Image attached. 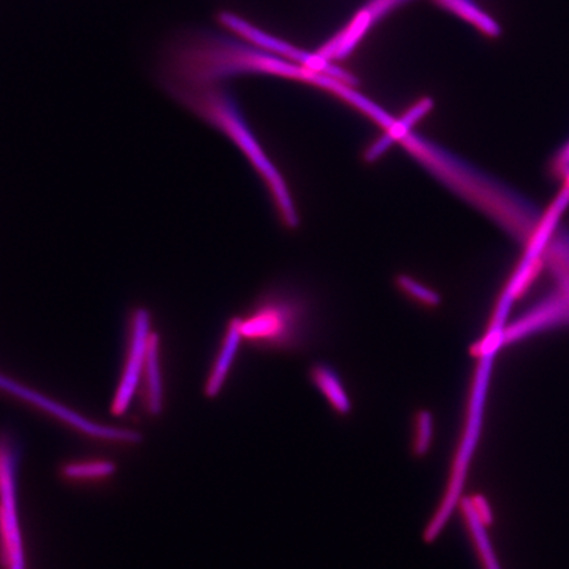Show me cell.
I'll list each match as a JSON object with an SVG mask.
<instances>
[{
	"label": "cell",
	"mask_w": 569,
	"mask_h": 569,
	"mask_svg": "<svg viewBox=\"0 0 569 569\" xmlns=\"http://www.w3.org/2000/svg\"><path fill=\"white\" fill-rule=\"evenodd\" d=\"M241 74L276 76L309 83L358 110L367 102L365 96L336 77L298 66L251 42L209 31L189 32L173 41L163 60L162 83L166 88L196 87Z\"/></svg>",
	"instance_id": "obj_1"
},
{
	"label": "cell",
	"mask_w": 569,
	"mask_h": 569,
	"mask_svg": "<svg viewBox=\"0 0 569 569\" xmlns=\"http://www.w3.org/2000/svg\"><path fill=\"white\" fill-rule=\"evenodd\" d=\"M167 90L178 99V102L189 107L197 116L208 120L210 124L229 134L243 149L248 159L254 163L256 169L266 178L284 223L289 227H296L298 224L297 212L287 187H284L282 178L277 173L276 168L272 167V163L262 153L251 131L248 130V126L244 119L241 118L238 106L229 92L217 87V83L196 84V87H173Z\"/></svg>",
	"instance_id": "obj_2"
},
{
	"label": "cell",
	"mask_w": 569,
	"mask_h": 569,
	"mask_svg": "<svg viewBox=\"0 0 569 569\" xmlns=\"http://www.w3.org/2000/svg\"><path fill=\"white\" fill-rule=\"evenodd\" d=\"M305 310L282 295H269L243 318H234L241 339L261 350L291 351L302 345Z\"/></svg>",
	"instance_id": "obj_3"
},
{
	"label": "cell",
	"mask_w": 569,
	"mask_h": 569,
	"mask_svg": "<svg viewBox=\"0 0 569 569\" xmlns=\"http://www.w3.org/2000/svg\"><path fill=\"white\" fill-rule=\"evenodd\" d=\"M19 446L0 430V568L27 569L18 497Z\"/></svg>",
	"instance_id": "obj_4"
},
{
	"label": "cell",
	"mask_w": 569,
	"mask_h": 569,
	"mask_svg": "<svg viewBox=\"0 0 569 569\" xmlns=\"http://www.w3.org/2000/svg\"><path fill=\"white\" fill-rule=\"evenodd\" d=\"M219 21L227 30H230L240 36L241 39L251 42V44L264 49L269 53H273L287 59L291 62L298 63L310 70L318 71V73L329 74L338 78V80L356 87L360 83L359 78L350 73L343 68L336 66L330 60L325 59L318 52L311 53L303 51V49L291 46L290 42L276 38L260 30V28L252 26L248 20L234 16L232 12H220Z\"/></svg>",
	"instance_id": "obj_5"
},
{
	"label": "cell",
	"mask_w": 569,
	"mask_h": 569,
	"mask_svg": "<svg viewBox=\"0 0 569 569\" xmlns=\"http://www.w3.org/2000/svg\"><path fill=\"white\" fill-rule=\"evenodd\" d=\"M152 333L148 312L142 309L134 310L128 332L126 365L111 405L113 416H123L139 391Z\"/></svg>",
	"instance_id": "obj_6"
},
{
	"label": "cell",
	"mask_w": 569,
	"mask_h": 569,
	"mask_svg": "<svg viewBox=\"0 0 569 569\" xmlns=\"http://www.w3.org/2000/svg\"><path fill=\"white\" fill-rule=\"evenodd\" d=\"M409 0H368L348 23L319 47L318 53L332 62L347 59L368 32Z\"/></svg>",
	"instance_id": "obj_7"
},
{
	"label": "cell",
	"mask_w": 569,
	"mask_h": 569,
	"mask_svg": "<svg viewBox=\"0 0 569 569\" xmlns=\"http://www.w3.org/2000/svg\"><path fill=\"white\" fill-rule=\"evenodd\" d=\"M142 405L149 416L158 417L163 410V383L160 358V339L152 333L144 369L140 381Z\"/></svg>",
	"instance_id": "obj_8"
},
{
	"label": "cell",
	"mask_w": 569,
	"mask_h": 569,
	"mask_svg": "<svg viewBox=\"0 0 569 569\" xmlns=\"http://www.w3.org/2000/svg\"><path fill=\"white\" fill-rule=\"evenodd\" d=\"M241 340L243 339H241L238 326L232 319L229 330L226 332L223 345L220 347L216 361H213L208 381H206L204 395L209 398H216L222 391L233 360L237 358Z\"/></svg>",
	"instance_id": "obj_9"
},
{
	"label": "cell",
	"mask_w": 569,
	"mask_h": 569,
	"mask_svg": "<svg viewBox=\"0 0 569 569\" xmlns=\"http://www.w3.org/2000/svg\"><path fill=\"white\" fill-rule=\"evenodd\" d=\"M310 379L339 416L346 417L351 415V397L347 393L343 382H341L340 377L331 367L316 365L310 369Z\"/></svg>",
	"instance_id": "obj_10"
},
{
	"label": "cell",
	"mask_w": 569,
	"mask_h": 569,
	"mask_svg": "<svg viewBox=\"0 0 569 569\" xmlns=\"http://www.w3.org/2000/svg\"><path fill=\"white\" fill-rule=\"evenodd\" d=\"M433 2L465 19L488 38L496 39L501 34V28L497 24V21L490 18L487 12H483L473 0H433Z\"/></svg>",
	"instance_id": "obj_11"
},
{
	"label": "cell",
	"mask_w": 569,
	"mask_h": 569,
	"mask_svg": "<svg viewBox=\"0 0 569 569\" xmlns=\"http://www.w3.org/2000/svg\"><path fill=\"white\" fill-rule=\"evenodd\" d=\"M116 472V465L102 459L76 460L61 468L62 478L71 482H101L112 478Z\"/></svg>",
	"instance_id": "obj_12"
},
{
	"label": "cell",
	"mask_w": 569,
	"mask_h": 569,
	"mask_svg": "<svg viewBox=\"0 0 569 569\" xmlns=\"http://www.w3.org/2000/svg\"><path fill=\"white\" fill-rule=\"evenodd\" d=\"M415 436H412V455L416 458L422 459L426 455H429L432 442L433 431H436V422H433V416L430 410H418L415 416Z\"/></svg>",
	"instance_id": "obj_13"
},
{
	"label": "cell",
	"mask_w": 569,
	"mask_h": 569,
	"mask_svg": "<svg viewBox=\"0 0 569 569\" xmlns=\"http://www.w3.org/2000/svg\"><path fill=\"white\" fill-rule=\"evenodd\" d=\"M433 101L429 97L419 99V101L410 107V109L403 113L400 120H395L386 131L387 137L391 141H400L410 134L411 128L415 127L419 120L425 118L427 113L432 110Z\"/></svg>",
	"instance_id": "obj_14"
},
{
	"label": "cell",
	"mask_w": 569,
	"mask_h": 569,
	"mask_svg": "<svg viewBox=\"0 0 569 569\" xmlns=\"http://www.w3.org/2000/svg\"><path fill=\"white\" fill-rule=\"evenodd\" d=\"M398 283L403 289L405 293L415 298L418 302H421L427 306H437L440 302V298L437 293H433L432 290L427 289L423 284L417 282L416 280L410 279V277L401 276L398 279Z\"/></svg>",
	"instance_id": "obj_15"
},
{
	"label": "cell",
	"mask_w": 569,
	"mask_h": 569,
	"mask_svg": "<svg viewBox=\"0 0 569 569\" xmlns=\"http://www.w3.org/2000/svg\"><path fill=\"white\" fill-rule=\"evenodd\" d=\"M551 172L569 188V140L561 147L551 162Z\"/></svg>",
	"instance_id": "obj_16"
}]
</instances>
